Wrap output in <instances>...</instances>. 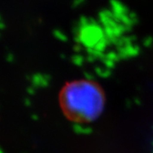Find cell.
I'll list each match as a JSON object with an SVG mask.
<instances>
[{
    "label": "cell",
    "mask_w": 153,
    "mask_h": 153,
    "mask_svg": "<svg viewBox=\"0 0 153 153\" xmlns=\"http://www.w3.org/2000/svg\"><path fill=\"white\" fill-rule=\"evenodd\" d=\"M84 1L85 0H73V2H72V7L73 8H76L77 6L81 5Z\"/></svg>",
    "instance_id": "obj_3"
},
{
    "label": "cell",
    "mask_w": 153,
    "mask_h": 153,
    "mask_svg": "<svg viewBox=\"0 0 153 153\" xmlns=\"http://www.w3.org/2000/svg\"><path fill=\"white\" fill-rule=\"evenodd\" d=\"M128 16H129V18H130L131 20L135 19V18H136V14L134 13V12H129V13H128Z\"/></svg>",
    "instance_id": "obj_4"
},
{
    "label": "cell",
    "mask_w": 153,
    "mask_h": 153,
    "mask_svg": "<svg viewBox=\"0 0 153 153\" xmlns=\"http://www.w3.org/2000/svg\"><path fill=\"white\" fill-rule=\"evenodd\" d=\"M110 4L111 6V10L113 14L117 15H127L129 13V10L128 7L122 4L119 0H110Z\"/></svg>",
    "instance_id": "obj_2"
},
{
    "label": "cell",
    "mask_w": 153,
    "mask_h": 153,
    "mask_svg": "<svg viewBox=\"0 0 153 153\" xmlns=\"http://www.w3.org/2000/svg\"><path fill=\"white\" fill-rule=\"evenodd\" d=\"M60 105L69 119L88 123L100 114L104 105V94L101 88L89 81H76L62 88Z\"/></svg>",
    "instance_id": "obj_1"
}]
</instances>
